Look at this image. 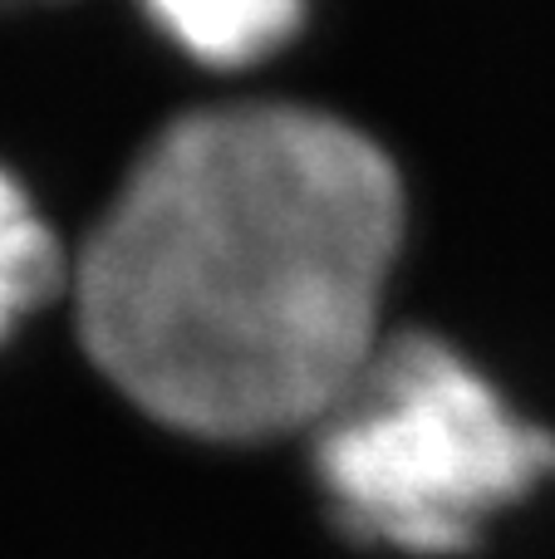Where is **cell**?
<instances>
[{"label":"cell","mask_w":555,"mask_h":559,"mask_svg":"<svg viewBox=\"0 0 555 559\" xmlns=\"http://www.w3.org/2000/svg\"><path fill=\"white\" fill-rule=\"evenodd\" d=\"M403 187L354 123L232 104L153 138L74 271L98 373L163 427L271 442L315 427L374 358Z\"/></svg>","instance_id":"obj_1"},{"label":"cell","mask_w":555,"mask_h":559,"mask_svg":"<svg viewBox=\"0 0 555 559\" xmlns=\"http://www.w3.org/2000/svg\"><path fill=\"white\" fill-rule=\"evenodd\" d=\"M555 472V437L433 334L383 338L315 423L334 521L399 555H462Z\"/></svg>","instance_id":"obj_2"},{"label":"cell","mask_w":555,"mask_h":559,"mask_svg":"<svg viewBox=\"0 0 555 559\" xmlns=\"http://www.w3.org/2000/svg\"><path fill=\"white\" fill-rule=\"evenodd\" d=\"M182 55L212 69H241L291 45L310 0H138Z\"/></svg>","instance_id":"obj_3"},{"label":"cell","mask_w":555,"mask_h":559,"mask_svg":"<svg viewBox=\"0 0 555 559\" xmlns=\"http://www.w3.org/2000/svg\"><path fill=\"white\" fill-rule=\"evenodd\" d=\"M59 280H64V255L55 231L35 212L25 187L0 167V338L25 314H35Z\"/></svg>","instance_id":"obj_4"}]
</instances>
